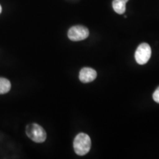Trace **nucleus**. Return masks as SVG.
Returning <instances> with one entry per match:
<instances>
[{
  "mask_svg": "<svg viewBox=\"0 0 159 159\" xmlns=\"http://www.w3.org/2000/svg\"><path fill=\"white\" fill-rule=\"evenodd\" d=\"M91 141L89 135L84 133L77 134L74 140V150L78 156H83L86 155L90 150Z\"/></svg>",
  "mask_w": 159,
  "mask_h": 159,
  "instance_id": "nucleus-1",
  "label": "nucleus"
},
{
  "mask_svg": "<svg viewBox=\"0 0 159 159\" xmlns=\"http://www.w3.org/2000/svg\"><path fill=\"white\" fill-rule=\"evenodd\" d=\"M26 134L31 140L36 143H42L47 139V133L39 125L33 123L26 128Z\"/></svg>",
  "mask_w": 159,
  "mask_h": 159,
  "instance_id": "nucleus-2",
  "label": "nucleus"
},
{
  "mask_svg": "<svg viewBox=\"0 0 159 159\" xmlns=\"http://www.w3.org/2000/svg\"><path fill=\"white\" fill-rule=\"evenodd\" d=\"M151 53L152 51L150 45L147 43H142L136 49L135 52V59L139 64L144 65L150 59Z\"/></svg>",
  "mask_w": 159,
  "mask_h": 159,
  "instance_id": "nucleus-3",
  "label": "nucleus"
},
{
  "mask_svg": "<svg viewBox=\"0 0 159 159\" xmlns=\"http://www.w3.org/2000/svg\"><path fill=\"white\" fill-rule=\"evenodd\" d=\"M89 31L87 27L81 25L71 27L68 31V37L71 41H79L89 37Z\"/></svg>",
  "mask_w": 159,
  "mask_h": 159,
  "instance_id": "nucleus-4",
  "label": "nucleus"
},
{
  "mask_svg": "<svg viewBox=\"0 0 159 159\" xmlns=\"http://www.w3.org/2000/svg\"><path fill=\"white\" fill-rule=\"evenodd\" d=\"M97 76V71L94 69H93L92 68H89V67H85L80 71L79 78L80 80L82 83H87L94 80Z\"/></svg>",
  "mask_w": 159,
  "mask_h": 159,
  "instance_id": "nucleus-5",
  "label": "nucleus"
},
{
  "mask_svg": "<svg viewBox=\"0 0 159 159\" xmlns=\"http://www.w3.org/2000/svg\"><path fill=\"white\" fill-rule=\"evenodd\" d=\"M129 0H114L112 2L113 8L118 14H123L126 11V3Z\"/></svg>",
  "mask_w": 159,
  "mask_h": 159,
  "instance_id": "nucleus-6",
  "label": "nucleus"
},
{
  "mask_svg": "<svg viewBox=\"0 0 159 159\" xmlns=\"http://www.w3.org/2000/svg\"><path fill=\"white\" fill-rule=\"evenodd\" d=\"M11 84L7 79L0 77V94H6L11 90Z\"/></svg>",
  "mask_w": 159,
  "mask_h": 159,
  "instance_id": "nucleus-7",
  "label": "nucleus"
},
{
  "mask_svg": "<svg viewBox=\"0 0 159 159\" xmlns=\"http://www.w3.org/2000/svg\"><path fill=\"white\" fill-rule=\"evenodd\" d=\"M152 98H153L155 102L159 103V87H158L156 90L154 91L153 94H152Z\"/></svg>",
  "mask_w": 159,
  "mask_h": 159,
  "instance_id": "nucleus-8",
  "label": "nucleus"
},
{
  "mask_svg": "<svg viewBox=\"0 0 159 159\" xmlns=\"http://www.w3.org/2000/svg\"><path fill=\"white\" fill-rule=\"evenodd\" d=\"M1 12H2V6L0 5V13H1Z\"/></svg>",
  "mask_w": 159,
  "mask_h": 159,
  "instance_id": "nucleus-9",
  "label": "nucleus"
}]
</instances>
